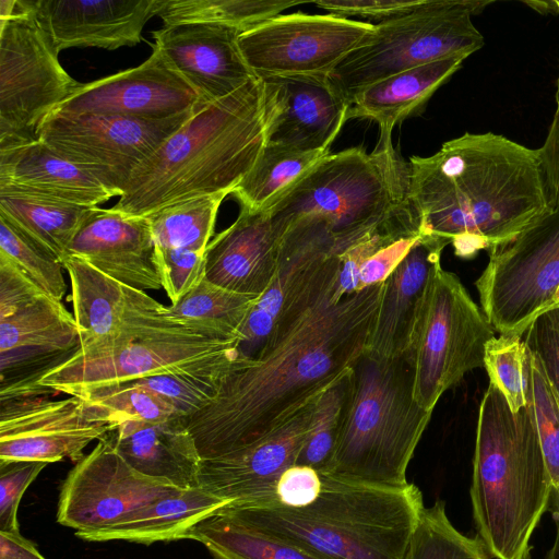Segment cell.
<instances>
[{"label": "cell", "mask_w": 559, "mask_h": 559, "mask_svg": "<svg viewBox=\"0 0 559 559\" xmlns=\"http://www.w3.org/2000/svg\"><path fill=\"white\" fill-rule=\"evenodd\" d=\"M384 287L385 281L340 301L330 296L226 374L216 395L183 419L201 459L267 437L346 374L369 347Z\"/></svg>", "instance_id": "6da1fadb"}, {"label": "cell", "mask_w": 559, "mask_h": 559, "mask_svg": "<svg viewBox=\"0 0 559 559\" xmlns=\"http://www.w3.org/2000/svg\"><path fill=\"white\" fill-rule=\"evenodd\" d=\"M408 164L420 234L445 239L460 258L489 250L555 211L538 148L501 134L465 132Z\"/></svg>", "instance_id": "7a4b0ae2"}, {"label": "cell", "mask_w": 559, "mask_h": 559, "mask_svg": "<svg viewBox=\"0 0 559 559\" xmlns=\"http://www.w3.org/2000/svg\"><path fill=\"white\" fill-rule=\"evenodd\" d=\"M264 145L263 84L255 78L192 115L138 166L110 209L147 217L193 198L231 194Z\"/></svg>", "instance_id": "3957f363"}, {"label": "cell", "mask_w": 559, "mask_h": 559, "mask_svg": "<svg viewBox=\"0 0 559 559\" xmlns=\"http://www.w3.org/2000/svg\"><path fill=\"white\" fill-rule=\"evenodd\" d=\"M554 485L530 402L513 412L492 383L479 405L471 500L478 537L496 559H530Z\"/></svg>", "instance_id": "277c9868"}, {"label": "cell", "mask_w": 559, "mask_h": 559, "mask_svg": "<svg viewBox=\"0 0 559 559\" xmlns=\"http://www.w3.org/2000/svg\"><path fill=\"white\" fill-rule=\"evenodd\" d=\"M322 475L317 499L301 508L229 503L238 518L323 559H403L424 507L418 487H385Z\"/></svg>", "instance_id": "5b68a950"}, {"label": "cell", "mask_w": 559, "mask_h": 559, "mask_svg": "<svg viewBox=\"0 0 559 559\" xmlns=\"http://www.w3.org/2000/svg\"><path fill=\"white\" fill-rule=\"evenodd\" d=\"M409 164L393 148L328 154L263 210L280 241L314 237L341 254L408 198Z\"/></svg>", "instance_id": "8992f818"}, {"label": "cell", "mask_w": 559, "mask_h": 559, "mask_svg": "<svg viewBox=\"0 0 559 559\" xmlns=\"http://www.w3.org/2000/svg\"><path fill=\"white\" fill-rule=\"evenodd\" d=\"M165 306L128 287L118 333L103 346L79 350L39 384L79 396L164 373L190 372L239 359V337H222L168 317Z\"/></svg>", "instance_id": "52a82bcc"}, {"label": "cell", "mask_w": 559, "mask_h": 559, "mask_svg": "<svg viewBox=\"0 0 559 559\" xmlns=\"http://www.w3.org/2000/svg\"><path fill=\"white\" fill-rule=\"evenodd\" d=\"M432 416L415 401L407 357L365 353L353 368V392L324 475L385 487L407 485L406 471Z\"/></svg>", "instance_id": "ba28073f"}, {"label": "cell", "mask_w": 559, "mask_h": 559, "mask_svg": "<svg viewBox=\"0 0 559 559\" xmlns=\"http://www.w3.org/2000/svg\"><path fill=\"white\" fill-rule=\"evenodd\" d=\"M492 1L428 0L409 14L379 24L328 75L345 99L400 72L440 59L468 57L484 44L472 16Z\"/></svg>", "instance_id": "9c48e42d"}, {"label": "cell", "mask_w": 559, "mask_h": 559, "mask_svg": "<svg viewBox=\"0 0 559 559\" xmlns=\"http://www.w3.org/2000/svg\"><path fill=\"white\" fill-rule=\"evenodd\" d=\"M80 347L73 314L0 252V401L57 394L38 382Z\"/></svg>", "instance_id": "30bf717a"}, {"label": "cell", "mask_w": 559, "mask_h": 559, "mask_svg": "<svg viewBox=\"0 0 559 559\" xmlns=\"http://www.w3.org/2000/svg\"><path fill=\"white\" fill-rule=\"evenodd\" d=\"M495 329L460 278L438 263L430 271L413 326L407 359L415 401L433 412L440 397L484 367Z\"/></svg>", "instance_id": "8fae6325"}, {"label": "cell", "mask_w": 559, "mask_h": 559, "mask_svg": "<svg viewBox=\"0 0 559 559\" xmlns=\"http://www.w3.org/2000/svg\"><path fill=\"white\" fill-rule=\"evenodd\" d=\"M33 0L0 17V148L38 139V129L82 83L61 66Z\"/></svg>", "instance_id": "7c38bea8"}, {"label": "cell", "mask_w": 559, "mask_h": 559, "mask_svg": "<svg viewBox=\"0 0 559 559\" xmlns=\"http://www.w3.org/2000/svg\"><path fill=\"white\" fill-rule=\"evenodd\" d=\"M488 251L475 282L481 310L500 334L522 336L559 287V210Z\"/></svg>", "instance_id": "4fadbf2b"}, {"label": "cell", "mask_w": 559, "mask_h": 559, "mask_svg": "<svg viewBox=\"0 0 559 559\" xmlns=\"http://www.w3.org/2000/svg\"><path fill=\"white\" fill-rule=\"evenodd\" d=\"M197 111L166 119L52 112L38 139L120 197L138 166Z\"/></svg>", "instance_id": "5bb4252c"}, {"label": "cell", "mask_w": 559, "mask_h": 559, "mask_svg": "<svg viewBox=\"0 0 559 559\" xmlns=\"http://www.w3.org/2000/svg\"><path fill=\"white\" fill-rule=\"evenodd\" d=\"M373 29L370 22L296 12L241 33L238 44L257 78L329 75Z\"/></svg>", "instance_id": "9a60e30c"}, {"label": "cell", "mask_w": 559, "mask_h": 559, "mask_svg": "<svg viewBox=\"0 0 559 559\" xmlns=\"http://www.w3.org/2000/svg\"><path fill=\"white\" fill-rule=\"evenodd\" d=\"M180 489L129 465L116 450L110 431L66 477L57 521L75 530L76 536L103 531Z\"/></svg>", "instance_id": "2e32d148"}, {"label": "cell", "mask_w": 559, "mask_h": 559, "mask_svg": "<svg viewBox=\"0 0 559 559\" xmlns=\"http://www.w3.org/2000/svg\"><path fill=\"white\" fill-rule=\"evenodd\" d=\"M340 272V258L329 242L306 237L282 239L274 277L239 332L241 350L259 352L275 345L333 295Z\"/></svg>", "instance_id": "e0dca14e"}, {"label": "cell", "mask_w": 559, "mask_h": 559, "mask_svg": "<svg viewBox=\"0 0 559 559\" xmlns=\"http://www.w3.org/2000/svg\"><path fill=\"white\" fill-rule=\"evenodd\" d=\"M117 427L106 409L79 396L0 402V464L78 462L92 441Z\"/></svg>", "instance_id": "ac0fdd59"}, {"label": "cell", "mask_w": 559, "mask_h": 559, "mask_svg": "<svg viewBox=\"0 0 559 559\" xmlns=\"http://www.w3.org/2000/svg\"><path fill=\"white\" fill-rule=\"evenodd\" d=\"M152 49L138 67L82 83L53 112L166 119L206 106L154 44Z\"/></svg>", "instance_id": "d6986e66"}, {"label": "cell", "mask_w": 559, "mask_h": 559, "mask_svg": "<svg viewBox=\"0 0 559 559\" xmlns=\"http://www.w3.org/2000/svg\"><path fill=\"white\" fill-rule=\"evenodd\" d=\"M263 84L265 145L329 151L347 121L348 102L328 75H271Z\"/></svg>", "instance_id": "ffe728a7"}, {"label": "cell", "mask_w": 559, "mask_h": 559, "mask_svg": "<svg viewBox=\"0 0 559 559\" xmlns=\"http://www.w3.org/2000/svg\"><path fill=\"white\" fill-rule=\"evenodd\" d=\"M320 397L267 437L234 452L202 460L198 487L230 503L273 502L276 481L297 463L308 439Z\"/></svg>", "instance_id": "44dd1931"}, {"label": "cell", "mask_w": 559, "mask_h": 559, "mask_svg": "<svg viewBox=\"0 0 559 559\" xmlns=\"http://www.w3.org/2000/svg\"><path fill=\"white\" fill-rule=\"evenodd\" d=\"M237 28L181 23L153 31L154 45L207 105L237 92L255 74L245 61Z\"/></svg>", "instance_id": "7402d4cb"}, {"label": "cell", "mask_w": 559, "mask_h": 559, "mask_svg": "<svg viewBox=\"0 0 559 559\" xmlns=\"http://www.w3.org/2000/svg\"><path fill=\"white\" fill-rule=\"evenodd\" d=\"M155 250L147 217L94 206L85 215L67 255L80 257L121 284L145 292L162 288Z\"/></svg>", "instance_id": "603a6c76"}, {"label": "cell", "mask_w": 559, "mask_h": 559, "mask_svg": "<svg viewBox=\"0 0 559 559\" xmlns=\"http://www.w3.org/2000/svg\"><path fill=\"white\" fill-rule=\"evenodd\" d=\"M159 5L160 0H33L37 20L59 52L73 47L135 46Z\"/></svg>", "instance_id": "cb8c5ba5"}, {"label": "cell", "mask_w": 559, "mask_h": 559, "mask_svg": "<svg viewBox=\"0 0 559 559\" xmlns=\"http://www.w3.org/2000/svg\"><path fill=\"white\" fill-rule=\"evenodd\" d=\"M280 252L269 213L241 207L236 221L206 247L204 275L228 290L260 297L274 277Z\"/></svg>", "instance_id": "d4e9b609"}, {"label": "cell", "mask_w": 559, "mask_h": 559, "mask_svg": "<svg viewBox=\"0 0 559 559\" xmlns=\"http://www.w3.org/2000/svg\"><path fill=\"white\" fill-rule=\"evenodd\" d=\"M0 190L90 207L117 197L39 139L0 148Z\"/></svg>", "instance_id": "484cf974"}, {"label": "cell", "mask_w": 559, "mask_h": 559, "mask_svg": "<svg viewBox=\"0 0 559 559\" xmlns=\"http://www.w3.org/2000/svg\"><path fill=\"white\" fill-rule=\"evenodd\" d=\"M448 245L445 239L420 234L406 257L385 280L367 354L388 359L407 355L430 271L440 263L441 253Z\"/></svg>", "instance_id": "4316f807"}, {"label": "cell", "mask_w": 559, "mask_h": 559, "mask_svg": "<svg viewBox=\"0 0 559 559\" xmlns=\"http://www.w3.org/2000/svg\"><path fill=\"white\" fill-rule=\"evenodd\" d=\"M112 439L118 453L138 472L181 489L198 488L202 459L183 418L122 420Z\"/></svg>", "instance_id": "83f0119b"}, {"label": "cell", "mask_w": 559, "mask_h": 559, "mask_svg": "<svg viewBox=\"0 0 559 559\" xmlns=\"http://www.w3.org/2000/svg\"><path fill=\"white\" fill-rule=\"evenodd\" d=\"M466 59L455 56L416 67L376 82L350 100L347 120L370 119L380 128L378 144L392 145L393 128L420 111L433 93L443 85Z\"/></svg>", "instance_id": "f1b7e54d"}, {"label": "cell", "mask_w": 559, "mask_h": 559, "mask_svg": "<svg viewBox=\"0 0 559 559\" xmlns=\"http://www.w3.org/2000/svg\"><path fill=\"white\" fill-rule=\"evenodd\" d=\"M229 503L199 487L180 489L136 511L117 525L78 537L88 542L122 539L145 545L183 539L197 523Z\"/></svg>", "instance_id": "f546056e"}, {"label": "cell", "mask_w": 559, "mask_h": 559, "mask_svg": "<svg viewBox=\"0 0 559 559\" xmlns=\"http://www.w3.org/2000/svg\"><path fill=\"white\" fill-rule=\"evenodd\" d=\"M61 262L71 282L73 317L81 341L79 350L96 349L118 333L129 286L80 257L68 254Z\"/></svg>", "instance_id": "4dcf8cb0"}, {"label": "cell", "mask_w": 559, "mask_h": 559, "mask_svg": "<svg viewBox=\"0 0 559 559\" xmlns=\"http://www.w3.org/2000/svg\"><path fill=\"white\" fill-rule=\"evenodd\" d=\"M186 539L203 544L216 559H323L255 527L230 512L227 506L197 523Z\"/></svg>", "instance_id": "1f68e13d"}, {"label": "cell", "mask_w": 559, "mask_h": 559, "mask_svg": "<svg viewBox=\"0 0 559 559\" xmlns=\"http://www.w3.org/2000/svg\"><path fill=\"white\" fill-rule=\"evenodd\" d=\"M90 209V206L0 190V215L40 242L60 260L67 255L69 246Z\"/></svg>", "instance_id": "d6a6232c"}, {"label": "cell", "mask_w": 559, "mask_h": 559, "mask_svg": "<svg viewBox=\"0 0 559 559\" xmlns=\"http://www.w3.org/2000/svg\"><path fill=\"white\" fill-rule=\"evenodd\" d=\"M258 298L223 288L204 275L179 301L165 306L164 311L179 322L217 336L240 338L239 332Z\"/></svg>", "instance_id": "836d02e7"}, {"label": "cell", "mask_w": 559, "mask_h": 559, "mask_svg": "<svg viewBox=\"0 0 559 559\" xmlns=\"http://www.w3.org/2000/svg\"><path fill=\"white\" fill-rule=\"evenodd\" d=\"M329 151L302 152L294 148L264 145L251 169L233 189L241 207L263 210L287 187L299 179Z\"/></svg>", "instance_id": "e575fe53"}, {"label": "cell", "mask_w": 559, "mask_h": 559, "mask_svg": "<svg viewBox=\"0 0 559 559\" xmlns=\"http://www.w3.org/2000/svg\"><path fill=\"white\" fill-rule=\"evenodd\" d=\"M304 3L295 0H160L157 16L163 26L181 23H211L245 33Z\"/></svg>", "instance_id": "d590c367"}, {"label": "cell", "mask_w": 559, "mask_h": 559, "mask_svg": "<svg viewBox=\"0 0 559 559\" xmlns=\"http://www.w3.org/2000/svg\"><path fill=\"white\" fill-rule=\"evenodd\" d=\"M228 194L222 192L193 198L147 216L155 247L205 252L219 205Z\"/></svg>", "instance_id": "8d00e7d4"}, {"label": "cell", "mask_w": 559, "mask_h": 559, "mask_svg": "<svg viewBox=\"0 0 559 559\" xmlns=\"http://www.w3.org/2000/svg\"><path fill=\"white\" fill-rule=\"evenodd\" d=\"M403 559H490V554L478 536L460 533L447 515L444 501L437 500L420 510Z\"/></svg>", "instance_id": "74e56055"}, {"label": "cell", "mask_w": 559, "mask_h": 559, "mask_svg": "<svg viewBox=\"0 0 559 559\" xmlns=\"http://www.w3.org/2000/svg\"><path fill=\"white\" fill-rule=\"evenodd\" d=\"M353 368L320 397L311 430L296 464L310 466L321 474L326 473L350 402Z\"/></svg>", "instance_id": "f35d334b"}, {"label": "cell", "mask_w": 559, "mask_h": 559, "mask_svg": "<svg viewBox=\"0 0 559 559\" xmlns=\"http://www.w3.org/2000/svg\"><path fill=\"white\" fill-rule=\"evenodd\" d=\"M0 252L46 294L62 300L67 284L61 260L2 215H0Z\"/></svg>", "instance_id": "ab89813d"}, {"label": "cell", "mask_w": 559, "mask_h": 559, "mask_svg": "<svg viewBox=\"0 0 559 559\" xmlns=\"http://www.w3.org/2000/svg\"><path fill=\"white\" fill-rule=\"evenodd\" d=\"M484 368L489 382L501 391L513 412L527 405L530 352L522 336L492 337L486 345Z\"/></svg>", "instance_id": "60d3db41"}, {"label": "cell", "mask_w": 559, "mask_h": 559, "mask_svg": "<svg viewBox=\"0 0 559 559\" xmlns=\"http://www.w3.org/2000/svg\"><path fill=\"white\" fill-rule=\"evenodd\" d=\"M79 397L106 409L118 425L130 419L157 423L182 418L169 401L134 382L94 390Z\"/></svg>", "instance_id": "b9f144b4"}, {"label": "cell", "mask_w": 559, "mask_h": 559, "mask_svg": "<svg viewBox=\"0 0 559 559\" xmlns=\"http://www.w3.org/2000/svg\"><path fill=\"white\" fill-rule=\"evenodd\" d=\"M530 352V350H528ZM554 488L559 486V401L538 358L530 352L528 397Z\"/></svg>", "instance_id": "7bdbcfd3"}, {"label": "cell", "mask_w": 559, "mask_h": 559, "mask_svg": "<svg viewBox=\"0 0 559 559\" xmlns=\"http://www.w3.org/2000/svg\"><path fill=\"white\" fill-rule=\"evenodd\" d=\"M155 258L162 288L171 304L179 301L204 276V252L156 247Z\"/></svg>", "instance_id": "ee69618b"}, {"label": "cell", "mask_w": 559, "mask_h": 559, "mask_svg": "<svg viewBox=\"0 0 559 559\" xmlns=\"http://www.w3.org/2000/svg\"><path fill=\"white\" fill-rule=\"evenodd\" d=\"M522 338L540 361L559 401V304L538 313Z\"/></svg>", "instance_id": "f6af8a7d"}, {"label": "cell", "mask_w": 559, "mask_h": 559, "mask_svg": "<svg viewBox=\"0 0 559 559\" xmlns=\"http://www.w3.org/2000/svg\"><path fill=\"white\" fill-rule=\"evenodd\" d=\"M47 463L17 461L0 464V532L19 533L17 510L23 493Z\"/></svg>", "instance_id": "bcb514c9"}, {"label": "cell", "mask_w": 559, "mask_h": 559, "mask_svg": "<svg viewBox=\"0 0 559 559\" xmlns=\"http://www.w3.org/2000/svg\"><path fill=\"white\" fill-rule=\"evenodd\" d=\"M428 0H319L314 4L329 14L352 19L354 16L379 23L415 12Z\"/></svg>", "instance_id": "7dc6e473"}, {"label": "cell", "mask_w": 559, "mask_h": 559, "mask_svg": "<svg viewBox=\"0 0 559 559\" xmlns=\"http://www.w3.org/2000/svg\"><path fill=\"white\" fill-rule=\"evenodd\" d=\"M322 484L321 473L310 466L295 464L280 476L271 503L288 508L308 506L319 496Z\"/></svg>", "instance_id": "c3c4849f"}, {"label": "cell", "mask_w": 559, "mask_h": 559, "mask_svg": "<svg viewBox=\"0 0 559 559\" xmlns=\"http://www.w3.org/2000/svg\"><path fill=\"white\" fill-rule=\"evenodd\" d=\"M419 236L403 237L370 257L360 266L357 289L360 290L384 282L406 257Z\"/></svg>", "instance_id": "681fc988"}, {"label": "cell", "mask_w": 559, "mask_h": 559, "mask_svg": "<svg viewBox=\"0 0 559 559\" xmlns=\"http://www.w3.org/2000/svg\"><path fill=\"white\" fill-rule=\"evenodd\" d=\"M556 110L544 144L538 148L548 197L559 210V74L556 83Z\"/></svg>", "instance_id": "f907efd6"}, {"label": "cell", "mask_w": 559, "mask_h": 559, "mask_svg": "<svg viewBox=\"0 0 559 559\" xmlns=\"http://www.w3.org/2000/svg\"><path fill=\"white\" fill-rule=\"evenodd\" d=\"M0 559H46L21 533L0 532Z\"/></svg>", "instance_id": "816d5d0a"}, {"label": "cell", "mask_w": 559, "mask_h": 559, "mask_svg": "<svg viewBox=\"0 0 559 559\" xmlns=\"http://www.w3.org/2000/svg\"><path fill=\"white\" fill-rule=\"evenodd\" d=\"M524 3L544 15L559 13V0L524 1Z\"/></svg>", "instance_id": "f5cc1de1"}, {"label": "cell", "mask_w": 559, "mask_h": 559, "mask_svg": "<svg viewBox=\"0 0 559 559\" xmlns=\"http://www.w3.org/2000/svg\"><path fill=\"white\" fill-rule=\"evenodd\" d=\"M552 515L556 523V536L545 559H559V510L552 508Z\"/></svg>", "instance_id": "db71d44e"}, {"label": "cell", "mask_w": 559, "mask_h": 559, "mask_svg": "<svg viewBox=\"0 0 559 559\" xmlns=\"http://www.w3.org/2000/svg\"><path fill=\"white\" fill-rule=\"evenodd\" d=\"M551 503L554 508L559 510V486L554 488Z\"/></svg>", "instance_id": "11a10c76"}, {"label": "cell", "mask_w": 559, "mask_h": 559, "mask_svg": "<svg viewBox=\"0 0 559 559\" xmlns=\"http://www.w3.org/2000/svg\"><path fill=\"white\" fill-rule=\"evenodd\" d=\"M558 304H559V287H558V289H557V292H556V294L554 296V299H552L551 304L549 305V307L547 309H549L550 307L556 306Z\"/></svg>", "instance_id": "9f6ffc18"}]
</instances>
